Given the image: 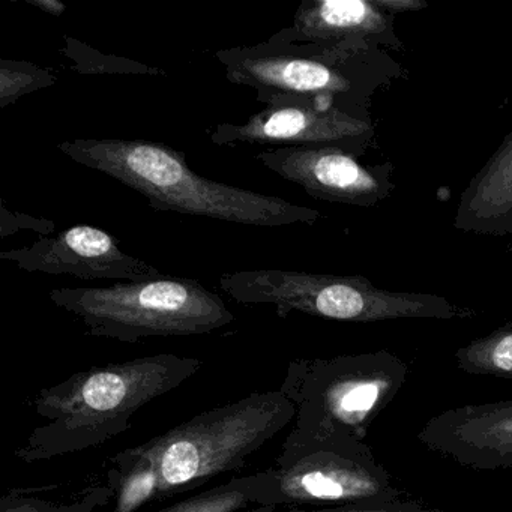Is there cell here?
I'll return each instance as SVG.
<instances>
[{
	"instance_id": "6da1fadb",
	"label": "cell",
	"mask_w": 512,
	"mask_h": 512,
	"mask_svg": "<svg viewBox=\"0 0 512 512\" xmlns=\"http://www.w3.org/2000/svg\"><path fill=\"white\" fill-rule=\"evenodd\" d=\"M202 367L200 359L160 353L92 367L41 389L34 400L40 424L16 458L40 463L97 448L130 430L140 409L175 391Z\"/></svg>"
},
{
	"instance_id": "7a4b0ae2",
	"label": "cell",
	"mask_w": 512,
	"mask_h": 512,
	"mask_svg": "<svg viewBox=\"0 0 512 512\" xmlns=\"http://www.w3.org/2000/svg\"><path fill=\"white\" fill-rule=\"evenodd\" d=\"M59 151L139 193L151 208L254 227L314 224L316 209L197 175L184 152L149 140L74 139Z\"/></svg>"
},
{
	"instance_id": "3957f363",
	"label": "cell",
	"mask_w": 512,
	"mask_h": 512,
	"mask_svg": "<svg viewBox=\"0 0 512 512\" xmlns=\"http://www.w3.org/2000/svg\"><path fill=\"white\" fill-rule=\"evenodd\" d=\"M215 58L229 82L254 89L266 107H316L361 121H371L374 94L403 76L383 49H323L275 35L257 46L220 50Z\"/></svg>"
},
{
	"instance_id": "277c9868",
	"label": "cell",
	"mask_w": 512,
	"mask_h": 512,
	"mask_svg": "<svg viewBox=\"0 0 512 512\" xmlns=\"http://www.w3.org/2000/svg\"><path fill=\"white\" fill-rule=\"evenodd\" d=\"M295 416V404L280 388L253 392L199 413L115 457L148 470L160 502L196 490L224 473L238 472Z\"/></svg>"
},
{
	"instance_id": "5b68a950",
	"label": "cell",
	"mask_w": 512,
	"mask_h": 512,
	"mask_svg": "<svg viewBox=\"0 0 512 512\" xmlns=\"http://www.w3.org/2000/svg\"><path fill=\"white\" fill-rule=\"evenodd\" d=\"M406 377V362L388 350L293 359L280 391L295 404L296 416L275 464L325 440L352 437L365 442Z\"/></svg>"
},
{
	"instance_id": "8992f818",
	"label": "cell",
	"mask_w": 512,
	"mask_h": 512,
	"mask_svg": "<svg viewBox=\"0 0 512 512\" xmlns=\"http://www.w3.org/2000/svg\"><path fill=\"white\" fill-rule=\"evenodd\" d=\"M49 298L76 316L88 335L121 343L211 334L235 322L223 298L193 278L163 275L106 287H62Z\"/></svg>"
},
{
	"instance_id": "52a82bcc",
	"label": "cell",
	"mask_w": 512,
	"mask_h": 512,
	"mask_svg": "<svg viewBox=\"0 0 512 512\" xmlns=\"http://www.w3.org/2000/svg\"><path fill=\"white\" fill-rule=\"evenodd\" d=\"M218 284L238 304L272 305L281 319L302 313L338 322L373 323L470 319L476 314L443 296L380 289L362 275L259 269L223 274Z\"/></svg>"
},
{
	"instance_id": "ba28073f",
	"label": "cell",
	"mask_w": 512,
	"mask_h": 512,
	"mask_svg": "<svg viewBox=\"0 0 512 512\" xmlns=\"http://www.w3.org/2000/svg\"><path fill=\"white\" fill-rule=\"evenodd\" d=\"M266 472L262 506L277 509L331 508L406 497L370 446L352 437L308 446Z\"/></svg>"
},
{
	"instance_id": "9c48e42d",
	"label": "cell",
	"mask_w": 512,
	"mask_h": 512,
	"mask_svg": "<svg viewBox=\"0 0 512 512\" xmlns=\"http://www.w3.org/2000/svg\"><path fill=\"white\" fill-rule=\"evenodd\" d=\"M208 133L217 146L334 148L358 158L374 139L371 121L308 106L265 107L241 124H218Z\"/></svg>"
},
{
	"instance_id": "30bf717a",
	"label": "cell",
	"mask_w": 512,
	"mask_h": 512,
	"mask_svg": "<svg viewBox=\"0 0 512 512\" xmlns=\"http://www.w3.org/2000/svg\"><path fill=\"white\" fill-rule=\"evenodd\" d=\"M256 160L323 202L370 208L395 190L394 164L364 166L340 149L271 148L259 152Z\"/></svg>"
},
{
	"instance_id": "8fae6325",
	"label": "cell",
	"mask_w": 512,
	"mask_h": 512,
	"mask_svg": "<svg viewBox=\"0 0 512 512\" xmlns=\"http://www.w3.org/2000/svg\"><path fill=\"white\" fill-rule=\"evenodd\" d=\"M0 259L16 263L28 272L71 275L80 280L142 281L163 277L151 263L119 248L118 239L100 227L79 224L58 235L40 236L28 247L0 253Z\"/></svg>"
},
{
	"instance_id": "7c38bea8",
	"label": "cell",
	"mask_w": 512,
	"mask_h": 512,
	"mask_svg": "<svg viewBox=\"0 0 512 512\" xmlns=\"http://www.w3.org/2000/svg\"><path fill=\"white\" fill-rule=\"evenodd\" d=\"M416 439L467 469H512V400L466 404L437 413Z\"/></svg>"
},
{
	"instance_id": "4fadbf2b",
	"label": "cell",
	"mask_w": 512,
	"mask_h": 512,
	"mask_svg": "<svg viewBox=\"0 0 512 512\" xmlns=\"http://www.w3.org/2000/svg\"><path fill=\"white\" fill-rule=\"evenodd\" d=\"M275 37L323 49H403L394 16L380 10L374 0H304L293 25Z\"/></svg>"
},
{
	"instance_id": "5bb4252c",
	"label": "cell",
	"mask_w": 512,
	"mask_h": 512,
	"mask_svg": "<svg viewBox=\"0 0 512 512\" xmlns=\"http://www.w3.org/2000/svg\"><path fill=\"white\" fill-rule=\"evenodd\" d=\"M454 226L475 235L512 233V131L464 188Z\"/></svg>"
},
{
	"instance_id": "9a60e30c",
	"label": "cell",
	"mask_w": 512,
	"mask_h": 512,
	"mask_svg": "<svg viewBox=\"0 0 512 512\" xmlns=\"http://www.w3.org/2000/svg\"><path fill=\"white\" fill-rule=\"evenodd\" d=\"M268 484V472L235 476L224 484L200 491L155 512H242L262 506L263 491Z\"/></svg>"
},
{
	"instance_id": "2e32d148",
	"label": "cell",
	"mask_w": 512,
	"mask_h": 512,
	"mask_svg": "<svg viewBox=\"0 0 512 512\" xmlns=\"http://www.w3.org/2000/svg\"><path fill=\"white\" fill-rule=\"evenodd\" d=\"M458 370L472 376L512 379V322L455 352Z\"/></svg>"
},
{
	"instance_id": "e0dca14e",
	"label": "cell",
	"mask_w": 512,
	"mask_h": 512,
	"mask_svg": "<svg viewBox=\"0 0 512 512\" xmlns=\"http://www.w3.org/2000/svg\"><path fill=\"white\" fill-rule=\"evenodd\" d=\"M44 487L13 488L0 500V512H94L115 499L110 484L89 485L73 494L70 500H53L41 496Z\"/></svg>"
},
{
	"instance_id": "ac0fdd59",
	"label": "cell",
	"mask_w": 512,
	"mask_h": 512,
	"mask_svg": "<svg viewBox=\"0 0 512 512\" xmlns=\"http://www.w3.org/2000/svg\"><path fill=\"white\" fill-rule=\"evenodd\" d=\"M58 82L53 71L28 61H0V109H7L26 95L50 88Z\"/></svg>"
},
{
	"instance_id": "d6986e66",
	"label": "cell",
	"mask_w": 512,
	"mask_h": 512,
	"mask_svg": "<svg viewBox=\"0 0 512 512\" xmlns=\"http://www.w3.org/2000/svg\"><path fill=\"white\" fill-rule=\"evenodd\" d=\"M62 53L71 59L74 70L79 71L80 74H149V76L163 74V71L131 59L103 55L98 50L80 43L76 38L65 37Z\"/></svg>"
},
{
	"instance_id": "ffe728a7",
	"label": "cell",
	"mask_w": 512,
	"mask_h": 512,
	"mask_svg": "<svg viewBox=\"0 0 512 512\" xmlns=\"http://www.w3.org/2000/svg\"><path fill=\"white\" fill-rule=\"evenodd\" d=\"M268 512H448L430 508L418 500L398 499L391 502L361 503V505L331 506V508H269Z\"/></svg>"
},
{
	"instance_id": "44dd1931",
	"label": "cell",
	"mask_w": 512,
	"mask_h": 512,
	"mask_svg": "<svg viewBox=\"0 0 512 512\" xmlns=\"http://www.w3.org/2000/svg\"><path fill=\"white\" fill-rule=\"evenodd\" d=\"M2 223H0V235L7 238L17 230H31L40 236H52L55 233V223L47 218H35L31 215L19 214V212L8 211L7 205L2 202Z\"/></svg>"
},
{
	"instance_id": "7402d4cb",
	"label": "cell",
	"mask_w": 512,
	"mask_h": 512,
	"mask_svg": "<svg viewBox=\"0 0 512 512\" xmlns=\"http://www.w3.org/2000/svg\"><path fill=\"white\" fill-rule=\"evenodd\" d=\"M374 2L380 10L394 17L398 13H418L427 8V2L424 0H374Z\"/></svg>"
},
{
	"instance_id": "603a6c76",
	"label": "cell",
	"mask_w": 512,
	"mask_h": 512,
	"mask_svg": "<svg viewBox=\"0 0 512 512\" xmlns=\"http://www.w3.org/2000/svg\"><path fill=\"white\" fill-rule=\"evenodd\" d=\"M26 4L32 5V7L40 8L44 13L50 14V16L61 17L62 14L67 11V7L59 0H26Z\"/></svg>"
},
{
	"instance_id": "cb8c5ba5",
	"label": "cell",
	"mask_w": 512,
	"mask_h": 512,
	"mask_svg": "<svg viewBox=\"0 0 512 512\" xmlns=\"http://www.w3.org/2000/svg\"><path fill=\"white\" fill-rule=\"evenodd\" d=\"M271 506H253V508L245 509L242 512H268Z\"/></svg>"
}]
</instances>
